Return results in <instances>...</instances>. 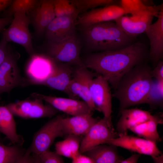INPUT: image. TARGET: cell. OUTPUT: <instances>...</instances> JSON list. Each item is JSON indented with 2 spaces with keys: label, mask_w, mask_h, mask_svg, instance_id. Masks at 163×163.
I'll list each match as a JSON object with an SVG mask.
<instances>
[{
  "label": "cell",
  "mask_w": 163,
  "mask_h": 163,
  "mask_svg": "<svg viewBox=\"0 0 163 163\" xmlns=\"http://www.w3.org/2000/svg\"><path fill=\"white\" fill-rule=\"evenodd\" d=\"M148 57L147 46L138 41L122 49L91 54L86 59L84 65L105 78L114 90L127 72L145 62Z\"/></svg>",
  "instance_id": "1"
},
{
  "label": "cell",
  "mask_w": 163,
  "mask_h": 163,
  "mask_svg": "<svg viewBox=\"0 0 163 163\" xmlns=\"http://www.w3.org/2000/svg\"><path fill=\"white\" fill-rule=\"evenodd\" d=\"M152 69L145 61L127 72L121 78L112 94L119 102V112L142 103L149 90L153 80Z\"/></svg>",
  "instance_id": "2"
},
{
  "label": "cell",
  "mask_w": 163,
  "mask_h": 163,
  "mask_svg": "<svg viewBox=\"0 0 163 163\" xmlns=\"http://www.w3.org/2000/svg\"><path fill=\"white\" fill-rule=\"evenodd\" d=\"M82 27L86 41L94 50H115L133 43L134 40L113 21L98 23Z\"/></svg>",
  "instance_id": "3"
},
{
  "label": "cell",
  "mask_w": 163,
  "mask_h": 163,
  "mask_svg": "<svg viewBox=\"0 0 163 163\" xmlns=\"http://www.w3.org/2000/svg\"><path fill=\"white\" fill-rule=\"evenodd\" d=\"M8 27L2 31V37L7 42H11L22 46L30 56L36 53L34 49L29 26L31 23L27 13L17 11Z\"/></svg>",
  "instance_id": "4"
},
{
  "label": "cell",
  "mask_w": 163,
  "mask_h": 163,
  "mask_svg": "<svg viewBox=\"0 0 163 163\" xmlns=\"http://www.w3.org/2000/svg\"><path fill=\"white\" fill-rule=\"evenodd\" d=\"M62 117L60 115L56 116L35 133L31 145L26 150V156L38 155L49 150L56 138L64 136L61 122Z\"/></svg>",
  "instance_id": "5"
},
{
  "label": "cell",
  "mask_w": 163,
  "mask_h": 163,
  "mask_svg": "<svg viewBox=\"0 0 163 163\" xmlns=\"http://www.w3.org/2000/svg\"><path fill=\"white\" fill-rule=\"evenodd\" d=\"M80 44L75 34L58 42L49 41L48 56L56 62L64 64L83 65L80 57Z\"/></svg>",
  "instance_id": "6"
},
{
  "label": "cell",
  "mask_w": 163,
  "mask_h": 163,
  "mask_svg": "<svg viewBox=\"0 0 163 163\" xmlns=\"http://www.w3.org/2000/svg\"><path fill=\"white\" fill-rule=\"evenodd\" d=\"M26 99L11 103L6 106L13 115L25 119L51 118L58 112L50 104H44L41 99Z\"/></svg>",
  "instance_id": "7"
},
{
  "label": "cell",
  "mask_w": 163,
  "mask_h": 163,
  "mask_svg": "<svg viewBox=\"0 0 163 163\" xmlns=\"http://www.w3.org/2000/svg\"><path fill=\"white\" fill-rule=\"evenodd\" d=\"M109 84L105 78L99 75L91 80L90 92L96 110L102 112L104 117L112 124L111 118L112 96Z\"/></svg>",
  "instance_id": "8"
},
{
  "label": "cell",
  "mask_w": 163,
  "mask_h": 163,
  "mask_svg": "<svg viewBox=\"0 0 163 163\" xmlns=\"http://www.w3.org/2000/svg\"><path fill=\"white\" fill-rule=\"evenodd\" d=\"M112 124L104 117L99 119L84 136L81 141L79 152L83 153L99 145L117 137Z\"/></svg>",
  "instance_id": "9"
},
{
  "label": "cell",
  "mask_w": 163,
  "mask_h": 163,
  "mask_svg": "<svg viewBox=\"0 0 163 163\" xmlns=\"http://www.w3.org/2000/svg\"><path fill=\"white\" fill-rule=\"evenodd\" d=\"M16 58L9 50L5 59L0 65V99L2 93H9L17 87L27 85L26 80L20 74Z\"/></svg>",
  "instance_id": "10"
},
{
  "label": "cell",
  "mask_w": 163,
  "mask_h": 163,
  "mask_svg": "<svg viewBox=\"0 0 163 163\" xmlns=\"http://www.w3.org/2000/svg\"><path fill=\"white\" fill-rule=\"evenodd\" d=\"M106 144L151 157L158 156L162 154L156 143L144 138L128 135L127 133H119L117 137L110 140Z\"/></svg>",
  "instance_id": "11"
},
{
  "label": "cell",
  "mask_w": 163,
  "mask_h": 163,
  "mask_svg": "<svg viewBox=\"0 0 163 163\" xmlns=\"http://www.w3.org/2000/svg\"><path fill=\"white\" fill-rule=\"evenodd\" d=\"M127 14L120 6L112 4L85 11L78 17L75 24L84 27L99 22L115 21Z\"/></svg>",
  "instance_id": "12"
},
{
  "label": "cell",
  "mask_w": 163,
  "mask_h": 163,
  "mask_svg": "<svg viewBox=\"0 0 163 163\" xmlns=\"http://www.w3.org/2000/svg\"><path fill=\"white\" fill-rule=\"evenodd\" d=\"M30 58L26 69L29 79L28 85H37L46 79L51 74L55 61L49 56L35 53L30 56Z\"/></svg>",
  "instance_id": "13"
},
{
  "label": "cell",
  "mask_w": 163,
  "mask_h": 163,
  "mask_svg": "<svg viewBox=\"0 0 163 163\" xmlns=\"http://www.w3.org/2000/svg\"><path fill=\"white\" fill-rule=\"evenodd\" d=\"M123 15L115 22L128 36L134 40L138 35L145 32L151 24L153 18L156 15L149 11H143L131 14Z\"/></svg>",
  "instance_id": "14"
},
{
  "label": "cell",
  "mask_w": 163,
  "mask_h": 163,
  "mask_svg": "<svg viewBox=\"0 0 163 163\" xmlns=\"http://www.w3.org/2000/svg\"><path fill=\"white\" fill-rule=\"evenodd\" d=\"M30 96L33 98L41 99L58 110L72 116L93 113L88 104L83 101L46 95L36 92L32 93Z\"/></svg>",
  "instance_id": "15"
},
{
  "label": "cell",
  "mask_w": 163,
  "mask_h": 163,
  "mask_svg": "<svg viewBox=\"0 0 163 163\" xmlns=\"http://www.w3.org/2000/svg\"><path fill=\"white\" fill-rule=\"evenodd\" d=\"M157 17L156 21L149 25L145 32L149 41L148 57L154 66L163 57V6Z\"/></svg>",
  "instance_id": "16"
},
{
  "label": "cell",
  "mask_w": 163,
  "mask_h": 163,
  "mask_svg": "<svg viewBox=\"0 0 163 163\" xmlns=\"http://www.w3.org/2000/svg\"><path fill=\"white\" fill-rule=\"evenodd\" d=\"M36 33L38 36L43 34L50 22L56 17L53 0H39L29 13Z\"/></svg>",
  "instance_id": "17"
},
{
  "label": "cell",
  "mask_w": 163,
  "mask_h": 163,
  "mask_svg": "<svg viewBox=\"0 0 163 163\" xmlns=\"http://www.w3.org/2000/svg\"><path fill=\"white\" fill-rule=\"evenodd\" d=\"M75 21L66 16L56 17L48 25L44 31L49 41L58 42L75 34Z\"/></svg>",
  "instance_id": "18"
},
{
  "label": "cell",
  "mask_w": 163,
  "mask_h": 163,
  "mask_svg": "<svg viewBox=\"0 0 163 163\" xmlns=\"http://www.w3.org/2000/svg\"><path fill=\"white\" fill-rule=\"evenodd\" d=\"M92 114H87L62 118L61 124L64 136L74 135L84 136L91 128L99 120Z\"/></svg>",
  "instance_id": "19"
},
{
  "label": "cell",
  "mask_w": 163,
  "mask_h": 163,
  "mask_svg": "<svg viewBox=\"0 0 163 163\" xmlns=\"http://www.w3.org/2000/svg\"><path fill=\"white\" fill-rule=\"evenodd\" d=\"M119 113L121 116L116 125L118 134L127 133L131 128L148 121L154 116L148 111L138 108L124 109Z\"/></svg>",
  "instance_id": "20"
},
{
  "label": "cell",
  "mask_w": 163,
  "mask_h": 163,
  "mask_svg": "<svg viewBox=\"0 0 163 163\" xmlns=\"http://www.w3.org/2000/svg\"><path fill=\"white\" fill-rule=\"evenodd\" d=\"M66 64H58L55 62L51 75L37 85H45L66 93L72 73L71 68Z\"/></svg>",
  "instance_id": "21"
},
{
  "label": "cell",
  "mask_w": 163,
  "mask_h": 163,
  "mask_svg": "<svg viewBox=\"0 0 163 163\" xmlns=\"http://www.w3.org/2000/svg\"><path fill=\"white\" fill-rule=\"evenodd\" d=\"M108 145H99L83 154L91 158L94 163H119L123 158L118 154L117 147Z\"/></svg>",
  "instance_id": "22"
},
{
  "label": "cell",
  "mask_w": 163,
  "mask_h": 163,
  "mask_svg": "<svg viewBox=\"0 0 163 163\" xmlns=\"http://www.w3.org/2000/svg\"><path fill=\"white\" fill-rule=\"evenodd\" d=\"M13 116L6 106L0 105V133L5 135L12 143L21 145L24 140L17 133Z\"/></svg>",
  "instance_id": "23"
},
{
  "label": "cell",
  "mask_w": 163,
  "mask_h": 163,
  "mask_svg": "<svg viewBox=\"0 0 163 163\" xmlns=\"http://www.w3.org/2000/svg\"><path fill=\"white\" fill-rule=\"evenodd\" d=\"M163 123L162 116L154 115L150 120L131 128L129 130L139 137L156 143L161 141L157 130L158 124Z\"/></svg>",
  "instance_id": "24"
},
{
  "label": "cell",
  "mask_w": 163,
  "mask_h": 163,
  "mask_svg": "<svg viewBox=\"0 0 163 163\" xmlns=\"http://www.w3.org/2000/svg\"><path fill=\"white\" fill-rule=\"evenodd\" d=\"M17 144L4 145L0 138V163H31L30 158L25 155L26 150Z\"/></svg>",
  "instance_id": "25"
},
{
  "label": "cell",
  "mask_w": 163,
  "mask_h": 163,
  "mask_svg": "<svg viewBox=\"0 0 163 163\" xmlns=\"http://www.w3.org/2000/svg\"><path fill=\"white\" fill-rule=\"evenodd\" d=\"M82 136L69 135L63 140L55 144L56 152L61 156L72 158L79 152Z\"/></svg>",
  "instance_id": "26"
},
{
  "label": "cell",
  "mask_w": 163,
  "mask_h": 163,
  "mask_svg": "<svg viewBox=\"0 0 163 163\" xmlns=\"http://www.w3.org/2000/svg\"><path fill=\"white\" fill-rule=\"evenodd\" d=\"M81 77L80 91L79 97L89 106L93 112L96 107L92 100L90 92V84L93 78L94 74L89 71L84 65L79 66Z\"/></svg>",
  "instance_id": "27"
},
{
  "label": "cell",
  "mask_w": 163,
  "mask_h": 163,
  "mask_svg": "<svg viewBox=\"0 0 163 163\" xmlns=\"http://www.w3.org/2000/svg\"><path fill=\"white\" fill-rule=\"evenodd\" d=\"M120 6L128 14H131L143 11H149L157 17L159 12L163 6V4L158 6H149L142 0H120Z\"/></svg>",
  "instance_id": "28"
},
{
  "label": "cell",
  "mask_w": 163,
  "mask_h": 163,
  "mask_svg": "<svg viewBox=\"0 0 163 163\" xmlns=\"http://www.w3.org/2000/svg\"><path fill=\"white\" fill-rule=\"evenodd\" d=\"M163 80H155L142 104L149 105L151 108L155 109L163 106Z\"/></svg>",
  "instance_id": "29"
},
{
  "label": "cell",
  "mask_w": 163,
  "mask_h": 163,
  "mask_svg": "<svg viewBox=\"0 0 163 163\" xmlns=\"http://www.w3.org/2000/svg\"><path fill=\"white\" fill-rule=\"evenodd\" d=\"M39 0H12L10 6L5 11L4 17L12 16L15 12L22 11L27 14L34 8Z\"/></svg>",
  "instance_id": "30"
},
{
  "label": "cell",
  "mask_w": 163,
  "mask_h": 163,
  "mask_svg": "<svg viewBox=\"0 0 163 163\" xmlns=\"http://www.w3.org/2000/svg\"><path fill=\"white\" fill-rule=\"evenodd\" d=\"M33 163H63L64 161L62 156L56 151L52 152L49 150L45 151L39 155H31Z\"/></svg>",
  "instance_id": "31"
},
{
  "label": "cell",
  "mask_w": 163,
  "mask_h": 163,
  "mask_svg": "<svg viewBox=\"0 0 163 163\" xmlns=\"http://www.w3.org/2000/svg\"><path fill=\"white\" fill-rule=\"evenodd\" d=\"M67 89L66 93L69 98L78 100L80 91L81 77L78 68L74 72Z\"/></svg>",
  "instance_id": "32"
},
{
  "label": "cell",
  "mask_w": 163,
  "mask_h": 163,
  "mask_svg": "<svg viewBox=\"0 0 163 163\" xmlns=\"http://www.w3.org/2000/svg\"><path fill=\"white\" fill-rule=\"evenodd\" d=\"M64 8L65 16L76 21L79 13L75 0H61Z\"/></svg>",
  "instance_id": "33"
},
{
  "label": "cell",
  "mask_w": 163,
  "mask_h": 163,
  "mask_svg": "<svg viewBox=\"0 0 163 163\" xmlns=\"http://www.w3.org/2000/svg\"><path fill=\"white\" fill-rule=\"evenodd\" d=\"M97 0H75V1L80 12L94 8Z\"/></svg>",
  "instance_id": "34"
},
{
  "label": "cell",
  "mask_w": 163,
  "mask_h": 163,
  "mask_svg": "<svg viewBox=\"0 0 163 163\" xmlns=\"http://www.w3.org/2000/svg\"><path fill=\"white\" fill-rule=\"evenodd\" d=\"M151 74L152 78L157 80H163V61L159 60L152 70Z\"/></svg>",
  "instance_id": "35"
},
{
  "label": "cell",
  "mask_w": 163,
  "mask_h": 163,
  "mask_svg": "<svg viewBox=\"0 0 163 163\" xmlns=\"http://www.w3.org/2000/svg\"><path fill=\"white\" fill-rule=\"evenodd\" d=\"M71 159L72 163H94L89 157L79 152Z\"/></svg>",
  "instance_id": "36"
},
{
  "label": "cell",
  "mask_w": 163,
  "mask_h": 163,
  "mask_svg": "<svg viewBox=\"0 0 163 163\" xmlns=\"http://www.w3.org/2000/svg\"><path fill=\"white\" fill-rule=\"evenodd\" d=\"M7 42L3 38L0 41V65L4 61L9 50Z\"/></svg>",
  "instance_id": "37"
},
{
  "label": "cell",
  "mask_w": 163,
  "mask_h": 163,
  "mask_svg": "<svg viewBox=\"0 0 163 163\" xmlns=\"http://www.w3.org/2000/svg\"><path fill=\"white\" fill-rule=\"evenodd\" d=\"M13 18L12 16H6L0 18V32L3 30L7 25L11 24Z\"/></svg>",
  "instance_id": "38"
},
{
  "label": "cell",
  "mask_w": 163,
  "mask_h": 163,
  "mask_svg": "<svg viewBox=\"0 0 163 163\" xmlns=\"http://www.w3.org/2000/svg\"><path fill=\"white\" fill-rule=\"evenodd\" d=\"M141 154L139 153L132 155L130 157L126 159L120 160L119 163H136L137 162Z\"/></svg>",
  "instance_id": "39"
},
{
  "label": "cell",
  "mask_w": 163,
  "mask_h": 163,
  "mask_svg": "<svg viewBox=\"0 0 163 163\" xmlns=\"http://www.w3.org/2000/svg\"><path fill=\"white\" fill-rule=\"evenodd\" d=\"M117 1V0H97L95 4L94 8H96L99 6H105L115 4L114 3Z\"/></svg>",
  "instance_id": "40"
},
{
  "label": "cell",
  "mask_w": 163,
  "mask_h": 163,
  "mask_svg": "<svg viewBox=\"0 0 163 163\" xmlns=\"http://www.w3.org/2000/svg\"><path fill=\"white\" fill-rule=\"evenodd\" d=\"M12 0H0V13L5 11L10 5Z\"/></svg>",
  "instance_id": "41"
},
{
  "label": "cell",
  "mask_w": 163,
  "mask_h": 163,
  "mask_svg": "<svg viewBox=\"0 0 163 163\" xmlns=\"http://www.w3.org/2000/svg\"><path fill=\"white\" fill-rule=\"evenodd\" d=\"M153 158L154 162L157 163H163V154H161L160 155L158 156L152 157Z\"/></svg>",
  "instance_id": "42"
},
{
  "label": "cell",
  "mask_w": 163,
  "mask_h": 163,
  "mask_svg": "<svg viewBox=\"0 0 163 163\" xmlns=\"http://www.w3.org/2000/svg\"><path fill=\"white\" fill-rule=\"evenodd\" d=\"M142 2L144 3L145 1H147V0H142Z\"/></svg>",
  "instance_id": "43"
}]
</instances>
